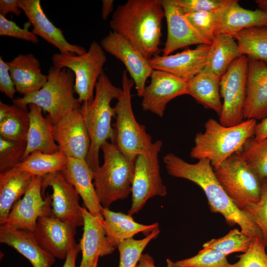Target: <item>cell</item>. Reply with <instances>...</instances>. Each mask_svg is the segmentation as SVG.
Instances as JSON below:
<instances>
[{
	"label": "cell",
	"mask_w": 267,
	"mask_h": 267,
	"mask_svg": "<svg viewBox=\"0 0 267 267\" xmlns=\"http://www.w3.org/2000/svg\"><path fill=\"white\" fill-rule=\"evenodd\" d=\"M242 211L260 229L267 249V179L262 180V193L260 200L245 207Z\"/></svg>",
	"instance_id": "obj_39"
},
{
	"label": "cell",
	"mask_w": 267,
	"mask_h": 267,
	"mask_svg": "<svg viewBox=\"0 0 267 267\" xmlns=\"http://www.w3.org/2000/svg\"><path fill=\"white\" fill-rule=\"evenodd\" d=\"M6 62L16 90L23 96L38 91L47 82L39 60L31 53L20 54Z\"/></svg>",
	"instance_id": "obj_26"
},
{
	"label": "cell",
	"mask_w": 267,
	"mask_h": 267,
	"mask_svg": "<svg viewBox=\"0 0 267 267\" xmlns=\"http://www.w3.org/2000/svg\"><path fill=\"white\" fill-rule=\"evenodd\" d=\"M76 227L55 217L51 210L38 218L33 232L39 243L55 258L65 259L76 245Z\"/></svg>",
	"instance_id": "obj_16"
},
{
	"label": "cell",
	"mask_w": 267,
	"mask_h": 267,
	"mask_svg": "<svg viewBox=\"0 0 267 267\" xmlns=\"http://www.w3.org/2000/svg\"><path fill=\"white\" fill-rule=\"evenodd\" d=\"M122 92V89L113 85L103 71L95 85L93 100L81 104L80 111L90 138L86 161L92 173L100 166L99 153L102 145L107 141H115L111 119L115 113L111 102L118 99Z\"/></svg>",
	"instance_id": "obj_3"
},
{
	"label": "cell",
	"mask_w": 267,
	"mask_h": 267,
	"mask_svg": "<svg viewBox=\"0 0 267 267\" xmlns=\"http://www.w3.org/2000/svg\"><path fill=\"white\" fill-rule=\"evenodd\" d=\"M68 162V157L59 150L53 153L36 151L31 153L15 168L27 172L35 176L43 177L50 174L61 172Z\"/></svg>",
	"instance_id": "obj_33"
},
{
	"label": "cell",
	"mask_w": 267,
	"mask_h": 267,
	"mask_svg": "<svg viewBox=\"0 0 267 267\" xmlns=\"http://www.w3.org/2000/svg\"><path fill=\"white\" fill-rule=\"evenodd\" d=\"M197 32L211 44L216 36L218 9L185 14Z\"/></svg>",
	"instance_id": "obj_41"
},
{
	"label": "cell",
	"mask_w": 267,
	"mask_h": 267,
	"mask_svg": "<svg viewBox=\"0 0 267 267\" xmlns=\"http://www.w3.org/2000/svg\"><path fill=\"white\" fill-rule=\"evenodd\" d=\"M114 0H103L101 9V17L104 20L107 19L109 15L113 11Z\"/></svg>",
	"instance_id": "obj_49"
},
{
	"label": "cell",
	"mask_w": 267,
	"mask_h": 267,
	"mask_svg": "<svg viewBox=\"0 0 267 267\" xmlns=\"http://www.w3.org/2000/svg\"><path fill=\"white\" fill-rule=\"evenodd\" d=\"M262 239L253 238L248 250L237 256L238 261L234 267H267V253Z\"/></svg>",
	"instance_id": "obj_42"
},
{
	"label": "cell",
	"mask_w": 267,
	"mask_h": 267,
	"mask_svg": "<svg viewBox=\"0 0 267 267\" xmlns=\"http://www.w3.org/2000/svg\"><path fill=\"white\" fill-rule=\"evenodd\" d=\"M47 77L46 83L39 90L14 99L12 102L23 107L31 104L39 106L47 113L54 124L64 115L79 109L81 104L74 95L75 75L71 70L52 66Z\"/></svg>",
	"instance_id": "obj_6"
},
{
	"label": "cell",
	"mask_w": 267,
	"mask_h": 267,
	"mask_svg": "<svg viewBox=\"0 0 267 267\" xmlns=\"http://www.w3.org/2000/svg\"><path fill=\"white\" fill-rule=\"evenodd\" d=\"M253 239L238 229L234 228L222 237L206 242L202 247L203 249H215L227 256L236 252L245 253Z\"/></svg>",
	"instance_id": "obj_36"
},
{
	"label": "cell",
	"mask_w": 267,
	"mask_h": 267,
	"mask_svg": "<svg viewBox=\"0 0 267 267\" xmlns=\"http://www.w3.org/2000/svg\"><path fill=\"white\" fill-rule=\"evenodd\" d=\"M103 217V225L107 236L112 244L117 247L118 244L125 240L133 238L135 234L142 232L146 236L157 228V222L151 224H143L137 222L132 216L122 212L111 211L103 207L101 210Z\"/></svg>",
	"instance_id": "obj_28"
},
{
	"label": "cell",
	"mask_w": 267,
	"mask_h": 267,
	"mask_svg": "<svg viewBox=\"0 0 267 267\" xmlns=\"http://www.w3.org/2000/svg\"><path fill=\"white\" fill-rule=\"evenodd\" d=\"M164 18L161 0H128L117 6L110 27L149 60L162 51L159 46Z\"/></svg>",
	"instance_id": "obj_2"
},
{
	"label": "cell",
	"mask_w": 267,
	"mask_h": 267,
	"mask_svg": "<svg viewBox=\"0 0 267 267\" xmlns=\"http://www.w3.org/2000/svg\"><path fill=\"white\" fill-rule=\"evenodd\" d=\"M99 44L105 51L124 64L134 82L137 95L141 97L146 80L153 70L148 59L128 40L112 31Z\"/></svg>",
	"instance_id": "obj_13"
},
{
	"label": "cell",
	"mask_w": 267,
	"mask_h": 267,
	"mask_svg": "<svg viewBox=\"0 0 267 267\" xmlns=\"http://www.w3.org/2000/svg\"><path fill=\"white\" fill-rule=\"evenodd\" d=\"M255 27H267V12L245 9L236 0H229L218 9L216 36L226 34L233 37L243 29Z\"/></svg>",
	"instance_id": "obj_23"
},
{
	"label": "cell",
	"mask_w": 267,
	"mask_h": 267,
	"mask_svg": "<svg viewBox=\"0 0 267 267\" xmlns=\"http://www.w3.org/2000/svg\"><path fill=\"white\" fill-rule=\"evenodd\" d=\"M257 124L254 119H246L235 126H225L209 119L205 124L204 131L196 134L190 156L198 160L206 159L213 167H217L240 151L254 136Z\"/></svg>",
	"instance_id": "obj_4"
},
{
	"label": "cell",
	"mask_w": 267,
	"mask_h": 267,
	"mask_svg": "<svg viewBox=\"0 0 267 267\" xmlns=\"http://www.w3.org/2000/svg\"><path fill=\"white\" fill-rule=\"evenodd\" d=\"M42 182L43 177L34 176L27 192L14 204L1 224L34 232L38 218L51 210V195H44Z\"/></svg>",
	"instance_id": "obj_12"
},
{
	"label": "cell",
	"mask_w": 267,
	"mask_h": 267,
	"mask_svg": "<svg viewBox=\"0 0 267 267\" xmlns=\"http://www.w3.org/2000/svg\"><path fill=\"white\" fill-rule=\"evenodd\" d=\"M0 242L26 258L33 267H51L55 258L39 243L33 232L0 225Z\"/></svg>",
	"instance_id": "obj_24"
},
{
	"label": "cell",
	"mask_w": 267,
	"mask_h": 267,
	"mask_svg": "<svg viewBox=\"0 0 267 267\" xmlns=\"http://www.w3.org/2000/svg\"><path fill=\"white\" fill-rule=\"evenodd\" d=\"M167 25V37L163 56L193 44H211L201 36L185 16L181 8L173 0H161Z\"/></svg>",
	"instance_id": "obj_18"
},
{
	"label": "cell",
	"mask_w": 267,
	"mask_h": 267,
	"mask_svg": "<svg viewBox=\"0 0 267 267\" xmlns=\"http://www.w3.org/2000/svg\"><path fill=\"white\" fill-rule=\"evenodd\" d=\"M254 137L258 140L267 137V117L257 124Z\"/></svg>",
	"instance_id": "obj_48"
},
{
	"label": "cell",
	"mask_w": 267,
	"mask_h": 267,
	"mask_svg": "<svg viewBox=\"0 0 267 267\" xmlns=\"http://www.w3.org/2000/svg\"><path fill=\"white\" fill-rule=\"evenodd\" d=\"M136 267H155L154 261L148 254H142Z\"/></svg>",
	"instance_id": "obj_50"
},
{
	"label": "cell",
	"mask_w": 267,
	"mask_h": 267,
	"mask_svg": "<svg viewBox=\"0 0 267 267\" xmlns=\"http://www.w3.org/2000/svg\"><path fill=\"white\" fill-rule=\"evenodd\" d=\"M19 5L33 27L32 32L56 47L60 53L80 55L87 52L84 47L71 44L66 40L62 30L56 27L44 13L40 0H19Z\"/></svg>",
	"instance_id": "obj_20"
},
{
	"label": "cell",
	"mask_w": 267,
	"mask_h": 267,
	"mask_svg": "<svg viewBox=\"0 0 267 267\" xmlns=\"http://www.w3.org/2000/svg\"><path fill=\"white\" fill-rule=\"evenodd\" d=\"M248 58L243 55L230 65L220 81L223 102L219 122L225 126L238 125L244 120Z\"/></svg>",
	"instance_id": "obj_11"
},
{
	"label": "cell",
	"mask_w": 267,
	"mask_h": 267,
	"mask_svg": "<svg viewBox=\"0 0 267 267\" xmlns=\"http://www.w3.org/2000/svg\"><path fill=\"white\" fill-rule=\"evenodd\" d=\"M233 37L243 55L249 58L261 60L267 65V27L245 29Z\"/></svg>",
	"instance_id": "obj_34"
},
{
	"label": "cell",
	"mask_w": 267,
	"mask_h": 267,
	"mask_svg": "<svg viewBox=\"0 0 267 267\" xmlns=\"http://www.w3.org/2000/svg\"><path fill=\"white\" fill-rule=\"evenodd\" d=\"M267 117V65L248 58L244 119L262 120Z\"/></svg>",
	"instance_id": "obj_22"
},
{
	"label": "cell",
	"mask_w": 267,
	"mask_h": 267,
	"mask_svg": "<svg viewBox=\"0 0 267 267\" xmlns=\"http://www.w3.org/2000/svg\"><path fill=\"white\" fill-rule=\"evenodd\" d=\"M9 13L20 16L22 11L20 8L19 0H0V15L5 17Z\"/></svg>",
	"instance_id": "obj_46"
},
{
	"label": "cell",
	"mask_w": 267,
	"mask_h": 267,
	"mask_svg": "<svg viewBox=\"0 0 267 267\" xmlns=\"http://www.w3.org/2000/svg\"><path fill=\"white\" fill-rule=\"evenodd\" d=\"M98 259H96V261H95V263H94V264L93 267H97V265H98Z\"/></svg>",
	"instance_id": "obj_53"
},
{
	"label": "cell",
	"mask_w": 267,
	"mask_h": 267,
	"mask_svg": "<svg viewBox=\"0 0 267 267\" xmlns=\"http://www.w3.org/2000/svg\"><path fill=\"white\" fill-rule=\"evenodd\" d=\"M53 135L59 150L67 157L86 160L90 138L80 108L64 115L54 124Z\"/></svg>",
	"instance_id": "obj_14"
},
{
	"label": "cell",
	"mask_w": 267,
	"mask_h": 267,
	"mask_svg": "<svg viewBox=\"0 0 267 267\" xmlns=\"http://www.w3.org/2000/svg\"><path fill=\"white\" fill-rule=\"evenodd\" d=\"M34 176L15 168L0 173V224L14 204L27 192Z\"/></svg>",
	"instance_id": "obj_29"
},
{
	"label": "cell",
	"mask_w": 267,
	"mask_h": 267,
	"mask_svg": "<svg viewBox=\"0 0 267 267\" xmlns=\"http://www.w3.org/2000/svg\"><path fill=\"white\" fill-rule=\"evenodd\" d=\"M210 44H201L167 56L156 55L148 60L153 70H162L188 82L204 70Z\"/></svg>",
	"instance_id": "obj_19"
},
{
	"label": "cell",
	"mask_w": 267,
	"mask_h": 267,
	"mask_svg": "<svg viewBox=\"0 0 267 267\" xmlns=\"http://www.w3.org/2000/svg\"><path fill=\"white\" fill-rule=\"evenodd\" d=\"M167 265L166 267H178L175 263V262L171 261L170 259L166 260Z\"/></svg>",
	"instance_id": "obj_52"
},
{
	"label": "cell",
	"mask_w": 267,
	"mask_h": 267,
	"mask_svg": "<svg viewBox=\"0 0 267 267\" xmlns=\"http://www.w3.org/2000/svg\"><path fill=\"white\" fill-rule=\"evenodd\" d=\"M80 251V244H76L68 253L64 264L61 267H76V259Z\"/></svg>",
	"instance_id": "obj_47"
},
{
	"label": "cell",
	"mask_w": 267,
	"mask_h": 267,
	"mask_svg": "<svg viewBox=\"0 0 267 267\" xmlns=\"http://www.w3.org/2000/svg\"><path fill=\"white\" fill-rule=\"evenodd\" d=\"M163 142L161 140L153 142L145 152L138 155L134 161V175L132 185V205L128 214L137 213L148 199L167 194L163 183L158 159Z\"/></svg>",
	"instance_id": "obj_10"
},
{
	"label": "cell",
	"mask_w": 267,
	"mask_h": 267,
	"mask_svg": "<svg viewBox=\"0 0 267 267\" xmlns=\"http://www.w3.org/2000/svg\"><path fill=\"white\" fill-rule=\"evenodd\" d=\"M160 232L159 228H157L143 239L131 238L119 243L117 246L120 253L118 267H136L144 249Z\"/></svg>",
	"instance_id": "obj_37"
},
{
	"label": "cell",
	"mask_w": 267,
	"mask_h": 267,
	"mask_svg": "<svg viewBox=\"0 0 267 267\" xmlns=\"http://www.w3.org/2000/svg\"><path fill=\"white\" fill-rule=\"evenodd\" d=\"M28 106L29 126L26 150L22 161L36 151L53 153L59 150L53 137V124L50 118L47 115L44 117L42 109L39 106L32 104Z\"/></svg>",
	"instance_id": "obj_27"
},
{
	"label": "cell",
	"mask_w": 267,
	"mask_h": 267,
	"mask_svg": "<svg viewBox=\"0 0 267 267\" xmlns=\"http://www.w3.org/2000/svg\"><path fill=\"white\" fill-rule=\"evenodd\" d=\"M220 81V78L204 68L187 82V94L204 108L214 110L220 116L222 109Z\"/></svg>",
	"instance_id": "obj_30"
},
{
	"label": "cell",
	"mask_w": 267,
	"mask_h": 267,
	"mask_svg": "<svg viewBox=\"0 0 267 267\" xmlns=\"http://www.w3.org/2000/svg\"><path fill=\"white\" fill-rule=\"evenodd\" d=\"M103 163L93 173V184L101 206L126 198L132 192L134 162L128 159L114 142L101 146Z\"/></svg>",
	"instance_id": "obj_5"
},
{
	"label": "cell",
	"mask_w": 267,
	"mask_h": 267,
	"mask_svg": "<svg viewBox=\"0 0 267 267\" xmlns=\"http://www.w3.org/2000/svg\"><path fill=\"white\" fill-rule=\"evenodd\" d=\"M168 173L174 177L190 180L201 187L208 201L210 210L221 214L230 225H239L241 231L253 238L262 239L261 232L244 213L228 196L218 179L213 166L206 159L189 163L173 153L163 157Z\"/></svg>",
	"instance_id": "obj_1"
},
{
	"label": "cell",
	"mask_w": 267,
	"mask_h": 267,
	"mask_svg": "<svg viewBox=\"0 0 267 267\" xmlns=\"http://www.w3.org/2000/svg\"><path fill=\"white\" fill-rule=\"evenodd\" d=\"M66 180L82 198L85 207L93 215L102 216V208L93 182V173L86 160L68 157L61 171Z\"/></svg>",
	"instance_id": "obj_25"
},
{
	"label": "cell",
	"mask_w": 267,
	"mask_h": 267,
	"mask_svg": "<svg viewBox=\"0 0 267 267\" xmlns=\"http://www.w3.org/2000/svg\"><path fill=\"white\" fill-rule=\"evenodd\" d=\"M134 84L125 70L122 76V92L114 107L116 121L112 125L114 142L126 157L133 162L138 155L147 151L153 143L145 127L137 122L133 111L131 91Z\"/></svg>",
	"instance_id": "obj_7"
},
{
	"label": "cell",
	"mask_w": 267,
	"mask_h": 267,
	"mask_svg": "<svg viewBox=\"0 0 267 267\" xmlns=\"http://www.w3.org/2000/svg\"><path fill=\"white\" fill-rule=\"evenodd\" d=\"M27 107L8 105L0 101V136L9 140L26 141L29 129Z\"/></svg>",
	"instance_id": "obj_32"
},
{
	"label": "cell",
	"mask_w": 267,
	"mask_h": 267,
	"mask_svg": "<svg viewBox=\"0 0 267 267\" xmlns=\"http://www.w3.org/2000/svg\"><path fill=\"white\" fill-rule=\"evenodd\" d=\"M51 187V206L52 214L57 218L76 227L84 225L82 207L79 205L80 195L65 178L61 172L43 177L42 189Z\"/></svg>",
	"instance_id": "obj_15"
},
{
	"label": "cell",
	"mask_w": 267,
	"mask_h": 267,
	"mask_svg": "<svg viewBox=\"0 0 267 267\" xmlns=\"http://www.w3.org/2000/svg\"><path fill=\"white\" fill-rule=\"evenodd\" d=\"M31 24L27 21L22 28L12 20L7 19L5 17L0 15V36L10 37L22 40L33 44H38L39 42L38 36L32 31L29 30Z\"/></svg>",
	"instance_id": "obj_43"
},
{
	"label": "cell",
	"mask_w": 267,
	"mask_h": 267,
	"mask_svg": "<svg viewBox=\"0 0 267 267\" xmlns=\"http://www.w3.org/2000/svg\"><path fill=\"white\" fill-rule=\"evenodd\" d=\"M247 165L260 179H267V137L256 140L249 139L240 151Z\"/></svg>",
	"instance_id": "obj_35"
},
{
	"label": "cell",
	"mask_w": 267,
	"mask_h": 267,
	"mask_svg": "<svg viewBox=\"0 0 267 267\" xmlns=\"http://www.w3.org/2000/svg\"><path fill=\"white\" fill-rule=\"evenodd\" d=\"M0 90L12 100L17 91L7 62L3 60L1 56H0Z\"/></svg>",
	"instance_id": "obj_45"
},
{
	"label": "cell",
	"mask_w": 267,
	"mask_h": 267,
	"mask_svg": "<svg viewBox=\"0 0 267 267\" xmlns=\"http://www.w3.org/2000/svg\"><path fill=\"white\" fill-rule=\"evenodd\" d=\"M213 168L218 181L240 210L260 200L262 181L246 163L240 151Z\"/></svg>",
	"instance_id": "obj_8"
},
{
	"label": "cell",
	"mask_w": 267,
	"mask_h": 267,
	"mask_svg": "<svg viewBox=\"0 0 267 267\" xmlns=\"http://www.w3.org/2000/svg\"><path fill=\"white\" fill-rule=\"evenodd\" d=\"M150 77V83L145 86L141 96V106L143 111L162 118L171 100L187 94V82L159 70H153Z\"/></svg>",
	"instance_id": "obj_17"
},
{
	"label": "cell",
	"mask_w": 267,
	"mask_h": 267,
	"mask_svg": "<svg viewBox=\"0 0 267 267\" xmlns=\"http://www.w3.org/2000/svg\"><path fill=\"white\" fill-rule=\"evenodd\" d=\"M255 2L259 9L267 12V0H256Z\"/></svg>",
	"instance_id": "obj_51"
},
{
	"label": "cell",
	"mask_w": 267,
	"mask_h": 267,
	"mask_svg": "<svg viewBox=\"0 0 267 267\" xmlns=\"http://www.w3.org/2000/svg\"><path fill=\"white\" fill-rule=\"evenodd\" d=\"M26 141H17L0 136V173L12 169L20 163Z\"/></svg>",
	"instance_id": "obj_40"
},
{
	"label": "cell",
	"mask_w": 267,
	"mask_h": 267,
	"mask_svg": "<svg viewBox=\"0 0 267 267\" xmlns=\"http://www.w3.org/2000/svg\"><path fill=\"white\" fill-rule=\"evenodd\" d=\"M185 14L219 9L229 0H173Z\"/></svg>",
	"instance_id": "obj_44"
},
{
	"label": "cell",
	"mask_w": 267,
	"mask_h": 267,
	"mask_svg": "<svg viewBox=\"0 0 267 267\" xmlns=\"http://www.w3.org/2000/svg\"><path fill=\"white\" fill-rule=\"evenodd\" d=\"M51 59L53 66L69 69L74 74V89L79 103L92 101L95 85L107 61L105 51L100 44L92 42L87 52L80 55L55 53Z\"/></svg>",
	"instance_id": "obj_9"
},
{
	"label": "cell",
	"mask_w": 267,
	"mask_h": 267,
	"mask_svg": "<svg viewBox=\"0 0 267 267\" xmlns=\"http://www.w3.org/2000/svg\"><path fill=\"white\" fill-rule=\"evenodd\" d=\"M84 231L80 246L82 258L79 267H93L96 259L113 252L115 249L103 225L102 216L92 215L82 207Z\"/></svg>",
	"instance_id": "obj_21"
},
{
	"label": "cell",
	"mask_w": 267,
	"mask_h": 267,
	"mask_svg": "<svg viewBox=\"0 0 267 267\" xmlns=\"http://www.w3.org/2000/svg\"><path fill=\"white\" fill-rule=\"evenodd\" d=\"M235 41L229 34L216 36L210 44L205 69L221 78L232 62L243 55Z\"/></svg>",
	"instance_id": "obj_31"
},
{
	"label": "cell",
	"mask_w": 267,
	"mask_h": 267,
	"mask_svg": "<svg viewBox=\"0 0 267 267\" xmlns=\"http://www.w3.org/2000/svg\"><path fill=\"white\" fill-rule=\"evenodd\" d=\"M227 255L213 249H202L197 255L175 262L178 267H234Z\"/></svg>",
	"instance_id": "obj_38"
}]
</instances>
